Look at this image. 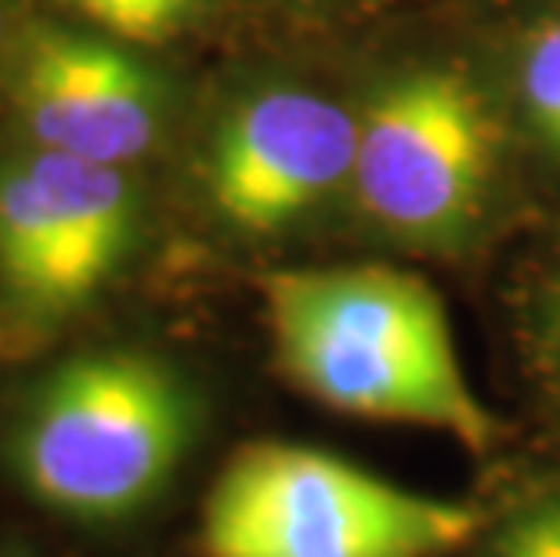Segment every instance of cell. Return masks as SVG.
<instances>
[{
	"label": "cell",
	"instance_id": "13",
	"mask_svg": "<svg viewBox=\"0 0 560 557\" xmlns=\"http://www.w3.org/2000/svg\"><path fill=\"white\" fill-rule=\"evenodd\" d=\"M0 557H30V554L19 550V547H8V550H0Z\"/></svg>",
	"mask_w": 560,
	"mask_h": 557
},
{
	"label": "cell",
	"instance_id": "3",
	"mask_svg": "<svg viewBox=\"0 0 560 557\" xmlns=\"http://www.w3.org/2000/svg\"><path fill=\"white\" fill-rule=\"evenodd\" d=\"M474 532L467 503L290 442L240 449L199 518L207 557H448Z\"/></svg>",
	"mask_w": 560,
	"mask_h": 557
},
{
	"label": "cell",
	"instance_id": "5",
	"mask_svg": "<svg viewBox=\"0 0 560 557\" xmlns=\"http://www.w3.org/2000/svg\"><path fill=\"white\" fill-rule=\"evenodd\" d=\"M359 120L312 91L276 88L224 116L207 188L232 229L271 235L307 214L354 171Z\"/></svg>",
	"mask_w": 560,
	"mask_h": 557
},
{
	"label": "cell",
	"instance_id": "8",
	"mask_svg": "<svg viewBox=\"0 0 560 557\" xmlns=\"http://www.w3.org/2000/svg\"><path fill=\"white\" fill-rule=\"evenodd\" d=\"M0 287L37 315H66L58 243L30 163L0 167Z\"/></svg>",
	"mask_w": 560,
	"mask_h": 557
},
{
	"label": "cell",
	"instance_id": "9",
	"mask_svg": "<svg viewBox=\"0 0 560 557\" xmlns=\"http://www.w3.org/2000/svg\"><path fill=\"white\" fill-rule=\"evenodd\" d=\"M116 44H163L196 19L202 0H62Z\"/></svg>",
	"mask_w": 560,
	"mask_h": 557
},
{
	"label": "cell",
	"instance_id": "11",
	"mask_svg": "<svg viewBox=\"0 0 560 557\" xmlns=\"http://www.w3.org/2000/svg\"><path fill=\"white\" fill-rule=\"evenodd\" d=\"M499 557H560V503L514 521Z\"/></svg>",
	"mask_w": 560,
	"mask_h": 557
},
{
	"label": "cell",
	"instance_id": "1",
	"mask_svg": "<svg viewBox=\"0 0 560 557\" xmlns=\"http://www.w3.org/2000/svg\"><path fill=\"white\" fill-rule=\"evenodd\" d=\"M265 312L279 370L322 406L441 431L470 449L492 442L495 423L427 279L380 265L276 271Z\"/></svg>",
	"mask_w": 560,
	"mask_h": 557
},
{
	"label": "cell",
	"instance_id": "2",
	"mask_svg": "<svg viewBox=\"0 0 560 557\" xmlns=\"http://www.w3.org/2000/svg\"><path fill=\"white\" fill-rule=\"evenodd\" d=\"M192 402L163 362L98 351L58 365L11 434V467L37 503L77 521H124L174 478Z\"/></svg>",
	"mask_w": 560,
	"mask_h": 557
},
{
	"label": "cell",
	"instance_id": "12",
	"mask_svg": "<svg viewBox=\"0 0 560 557\" xmlns=\"http://www.w3.org/2000/svg\"><path fill=\"white\" fill-rule=\"evenodd\" d=\"M8 0H0V66H4V51H8Z\"/></svg>",
	"mask_w": 560,
	"mask_h": 557
},
{
	"label": "cell",
	"instance_id": "7",
	"mask_svg": "<svg viewBox=\"0 0 560 557\" xmlns=\"http://www.w3.org/2000/svg\"><path fill=\"white\" fill-rule=\"evenodd\" d=\"M26 163L37 177L58 243L66 312H73L109 282L130 251L138 224L135 185L124 167L58 156V152L37 149Z\"/></svg>",
	"mask_w": 560,
	"mask_h": 557
},
{
	"label": "cell",
	"instance_id": "10",
	"mask_svg": "<svg viewBox=\"0 0 560 557\" xmlns=\"http://www.w3.org/2000/svg\"><path fill=\"white\" fill-rule=\"evenodd\" d=\"M517 88L539 135L560 149V19H550L521 51Z\"/></svg>",
	"mask_w": 560,
	"mask_h": 557
},
{
	"label": "cell",
	"instance_id": "4",
	"mask_svg": "<svg viewBox=\"0 0 560 557\" xmlns=\"http://www.w3.org/2000/svg\"><path fill=\"white\" fill-rule=\"evenodd\" d=\"M495 120L456 69H412L359 116L351 182L384 229L448 240L478 218L495 171Z\"/></svg>",
	"mask_w": 560,
	"mask_h": 557
},
{
	"label": "cell",
	"instance_id": "6",
	"mask_svg": "<svg viewBox=\"0 0 560 557\" xmlns=\"http://www.w3.org/2000/svg\"><path fill=\"white\" fill-rule=\"evenodd\" d=\"M11 94L40 152L127 167L160 138L156 77L116 40L37 22L15 47Z\"/></svg>",
	"mask_w": 560,
	"mask_h": 557
}]
</instances>
